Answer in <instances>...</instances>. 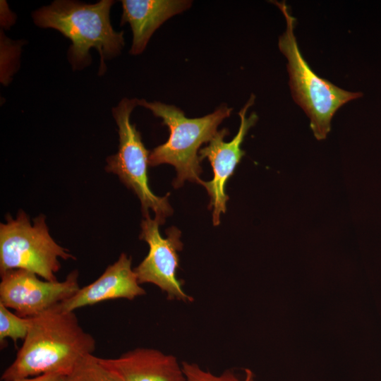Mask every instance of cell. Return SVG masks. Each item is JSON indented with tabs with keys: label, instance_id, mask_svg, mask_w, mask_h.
I'll return each instance as SVG.
<instances>
[{
	"label": "cell",
	"instance_id": "obj_1",
	"mask_svg": "<svg viewBox=\"0 0 381 381\" xmlns=\"http://www.w3.org/2000/svg\"><path fill=\"white\" fill-rule=\"evenodd\" d=\"M95 338L80 326L74 311L59 303L31 318L30 329L2 381L56 373L67 376L86 356L93 354Z\"/></svg>",
	"mask_w": 381,
	"mask_h": 381
},
{
	"label": "cell",
	"instance_id": "obj_2",
	"mask_svg": "<svg viewBox=\"0 0 381 381\" xmlns=\"http://www.w3.org/2000/svg\"><path fill=\"white\" fill-rule=\"evenodd\" d=\"M113 1L94 4L71 1H55L33 14L37 25L61 32L72 42L70 61L75 68L90 61L89 51L95 48L100 55L99 73L105 71L104 61L119 54L124 45L123 32H116L110 23Z\"/></svg>",
	"mask_w": 381,
	"mask_h": 381
},
{
	"label": "cell",
	"instance_id": "obj_3",
	"mask_svg": "<svg viewBox=\"0 0 381 381\" xmlns=\"http://www.w3.org/2000/svg\"><path fill=\"white\" fill-rule=\"evenodd\" d=\"M138 105L150 110L169 129L167 141L150 152L149 166L173 165L177 173L173 181L176 188L186 181L200 184L202 172L198 155L200 147L215 135L222 121L230 116L232 108L222 104L210 114L190 119L174 105L145 99H138Z\"/></svg>",
	"mask_w": 381,
	"mask_h": 381
},
{
	"label": "cell",
	"instance_id": "obj_4",
	"mask_svg": "<svg viewBox=\"0 0 381 381\" xmlns=\"http://www.w3.org/2000/svg\"><path fill=\"white\" fill-rule=\"evenodd\" d=\"M284 14L286 30L279 37L278 46L287 59L289 86L294 100L310 119V126L318 140L326 138L335 112L346 102L361 97V92L343 90L319 77L303 57L294 28L296 19L284 1H272Z\"/></svg>",
	"mask_w": 381,
	"mask_h": 381
},
{
	"label": "cell",
	"instance_id": "obj_5",
	"mask_svg": "<svg viewBox=\"0 0 381 381\" xmlns=\"http://www.w3.org/2000/svg\"><path fill=\"white\" fill-rule=\"evenodd\" d=\"M59 258L75 259L50 236L44 215L35 218L32 224L20 211L15 219L8 214L6 222L0 224L1 273L23 269L55 282L61 268Z\"/></svg>",
	"mask_w": 381,
	"mask_h": 381
},
{
	"label": "cell",
	"instance_id": "obj_6",
	"mask_svg": "<svg viewBox=\"0 0 381 381\" xmlns=\"http://www.w3.org/2000/svg\"><path fill=\"white\" fill-rule=\"evenodd\" d=\"M137 105L138 99L123 98L112 110L119 128V145L118 152L107 158L106 170L116 174L138 196L144 217L149 216L151 209L155 219L163 224L173 213L168 201L169 193L157 196L149 187L147 167L150 152L145 148L140 132L130 121L131 114Z\"/></svg>",
	"mask_w": 381,
	"mask_h": 381
},
{
	"label": "cell",
	"instance_id": "obj_7",
	"mask_svg": "<svg viewBox=\"0 0 381 381\" xmlns=\"http://www.w3.org/2000/svg\"><path fill=\"white\" fill-rule=\"evenodd\" d=\"M159 223L149 216L141 222L140 238L146 241L149 251L143 260L135 267L134 272L140 284L150 283L165 292L167 298L190 302L193 298L182 288V282L176 278L179 266L178 252L183 248L181 231L172 226L166 230L167 236L159 233Z\"/></svg>",
	"mask_w": 381,
	"mask_h": 381
},
{
	"label": "cell",
	"instance_id": "obj_8",
	"mask_svg": "<svg viewBox=\"0 0 381 381\" xmlns=\"http://www.w3.org/2000/svg\"><path fill=\"white\" fill-rule=\"evenodd\" d=\"M23 269L1 273L0 303L23 318H34L74 295L80 288L78 272H71L62 282L41 280Z\"/></svg>",
	"mask_w": 381,
	"mask_h": 381
},
{
	"label": "cell",
	"instance_id": "obj_9",
	"mask_svg": "<svg viewBox=\"0 0 381 381\" xmlns=\"http://www.w3.org/2000/svg\"><path fill=\"white\" fill-rule=\"evenodd\" d=\"M255 95L250 97L239 111L240 126L237 134L230 142H226L224 138L229 134L227 128L218 131L207 143V145L199 150L200 160L207 159L212 167L214 176L211 181H201L210 196L208 208L212 210V222L214 226L220 223L221 213H225L229 196L225 192L227 181L234 174L236 166L245 155L241 145L249 129L258 119V115L253 112L246 116L248 109L254 104Z\"/></svg>",
	"mask_w": 381,
	"mask_h": 381
},
{
	"label": "cell",
	"instance_id": "obj_10",
	"mask_svg": "<svg viewBox=\"0 0 381 381\" xmlns=\"http://www.w3.org/2000/svg\"><path fill=\"white\" fill-rule=\"evenodd\" d=\"M145 293L132 269L131 258L123 253L114 263L107 267L97 279L80 288L74 295L59 305L64 310L75 311L80 308L107 300H133Z\"/></svg>",
	"mask_w": 381,
	"mask_h": 381
},
{
	"label": "cell",
	"instance_id": "obj_11",
	"mask_svg": "<svg viewBox=\"0 0 381 381\" xmlns=\"http://www.w3.org/2000/svg\"><path fill=\"white\" fill-rule=\"evenodd\" d=\"M99 361L121 381H186L181 363L155 349L136 348Z\"/></svg>",
	"mask_w": 381,
	"mask_h": 381
},
{
	"label": "cell",
	"instance_id": "obj_12",
	"mask_svg": "<svg viewBox=\"0 0 381 381\" xmlns=\"http://www.w3.org/2000/svg\"><path fill=\"white\" fill-rule=\"evenodd\" d=\"M121 24L128 23L133 32L130 54H141L155 31L171 17L189 8L188 0H123Z\"/></svg>",
	"mask_w": 381,
	"mask_h": 381
},
{
	"label": "cell",
	"instance_id": "obj_13",
	"mask_svg": "<svg viewBox=\"0 0 381 381\" xmlns=\"http://www.w3.org/2000/svg\"><path fill=\"white\" fill-rule=\"evenodd\" d=\"M66 381H121L93 354L83 359L66 377Z\"/></svg>",
	"mask_w": 381,
	"mask_h": 381
},
{
	"label": "cell",
	"instance_id": "obj_14",
	"mask_svg": "<svg viewBox=\"0 0 381 381\" xmlns=\"http://www.w3.org/2000/svg\"><path fill=\"white\" fill-rule=\"evenodd\" d=\"M31 318H23L12 313L9 308L0 303V344L6 343L7 338L15 343L26 337L30 329Z\"/></svg>",
	"mask_w": 381,
	"mask_h": 381
},
{
	"label": "cell",
	"instance_id": "obj_15",
	"mask_svg": "<svg viewBox=\"0 0 381 381\" xmlns=\"http://www.w3.org/2000/svg\"><path fill=\"white\" fill-rule=\"evenodd\" d=\"M186 381H257L252 370L246 368L243 375L228 369L219 375L205 370L195 363L181 362Z\"/></svg>",
	"mask_w": 381,
	"mask_h": 381
},
{
	"label": "cell",
	"instance_id": "obj_16",
	"mask_svg": "<svg viewBox=\"0 0 381 381\" xmlns=\"http://www.w3.org/2000/svg\"><path fill=\"white\" fill-rule=\"evenodd\" d=\"M66 376L56 373H43L39 375L16 380L13 381H66Z\"/></svg>",
	"mask_w": 381,
	"mask_h": 381
}]
</instances>
